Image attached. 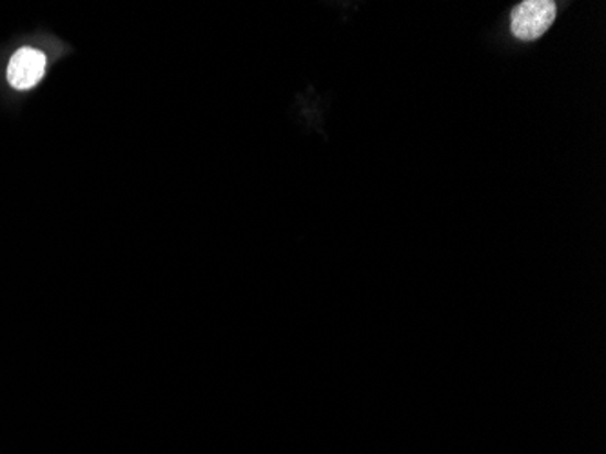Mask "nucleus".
Returning a JSON list of instances; mask_svg holds the SVG:
<instances>
[{
	"label": "nucleus",
	"mask_w": 606,
	"mask_h": 454,
	"mask_svg": "<svg viewBox=\"0 0 606 454\" xmlns=\"http://www.w3.org/2000/svg\"><path fill=\"white\" fill-rule=\"evenodd\" d=\"M555 19V4L550 0H527L514 10L510 27L521 41L541 37Z\"/></svg>",
	"instance_id": "obj_1"
},
{
	"label": "nucleus",
	"mask_w": 606,
	"mask_h": 454,
	"mask_svg": "<svg viewBox=\"0 0 606 454\" xmlns=\"http://www.w3.org/2000/svg\"><path fill=\"white\" fill-rule=\"evenodd\" d=\"M47 58L41 49L36 47H21L19 52L13 53L8 64V82L16 91H27L35 88L46 75Z\"/></svg>",
	"instance_id": "obj_2"
}]
</instances>
